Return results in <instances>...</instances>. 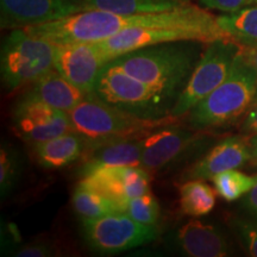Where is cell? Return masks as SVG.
<instances>
[{
  "label": "cell",
  "instance_id": "f1b7e54d",
  "mask_svg": "<svg viewBox=\"0 0 257 257\" xmlns=\"http://www.w3.org/2000/svg\"><path fill=\"white\" fill-rule=\"evenodd\" d=\"M200 3L208 9L218 10L224 14H232L246 6L255 5L256 0H200Z\"/></svg>",
  "mask_w": 257,
  "mask_h": 257
},
{
  "label": "cell",
  "instance_id": "277c9868",
  "mask_svg": "<svg viewBox=\"0 0 257 257\" xmlns=\"http://www.w3.org/2000/svg\"><path fill=\"white\" fill-rule=\"evenodd\" d=\"M257 95V73L242 49L232 69L218 87L188 112V121L195 130L224 126L245 114Z\"/></svg>",
  "mask_w": 257,
  "mask_h": 257
},
{
  "label": "cell",
  "instance_id": "cb8c5ba5",
  "mask_svg": "<svg viewBox=\"0 0 257 257\" xmlns=\"http://www.w3.org/2000/svg\"><path fill=\"white\" fill-rule=\"evenodd\" d=\"M218 194L226 201H234L248 194L257 182V175H248L236 169L225 170L212 178Z\"/></svg>",
  "mask_w": 257,
  "mask_h": 257
},
{
  "label": "cell",
  "instance_id": "4dcf8cb0",
  "mask_svg": "<svg viewBox=\"0 0 257 257\" xmlns=\"http://www.w3.org/2000/svg\"><path fill=\"white\" fill-rule=\"evenodd\" d=\"M244 205H245V207L248 208L251 213H253L257 217V182L252 187L251 191L248 193V195H246Z\"/></svg>",
  "mask_w": 257,
  "mask_h": 257
},
{
  "label": "cell",
  "instance_id": "836d02e7",
  "mask_svg": "<svg viewBox=\"0 0 257 257\" xmlns=\"http://www.w3.org/2000/svg\"><path fill=\"white\" fill-rule=\"evenodd\" d=\"M256 4H257V0H256Z\"/></svg>",
  "mask_w": 257,
  "mask_h": 257
},
{
  "label": "cell",
  "instance_id": "ac0fdd59",
  "mask_svg": "<svg viewBox=\"0 0 257 257\" xmlns=\"http://www.w3.org/2000/svg\"><path fill=\"white\" fill-rule=\"evenodd\" d=\"M32 85L34 86L25 94L67 113L88 96V94L64 79L56 69L42 76Z\"/></svg>",
  "mask_w": 257,
  "mask_h": 257
},
{
  "label": "cell",
  "instance_id": "5b68a950",
  "mask_svg": "<svg viewBox=\"0 0 257 257\" xmlns=\"http://www.w3.org/2000/svg\"><path fill=\"white\" fill-rule=\"evenodd\" d=\"M94 94L106 104L147 119L172 115L178 100L169 92L128 75L111 62L101 69Z\"/></svg>",
  "mask_w": 257,
  "mask_h": 257
},
{
  "label": "cell",
  "instance_id": "3957f363",
  "mask_svg": "<svg viewBox=\"0 0 257 257\" xmlns=\"http://www.w3.org/2000/svg\"><path fill=\"white\" fill-rule=\"evenodd\" d=\"M68 114L73 131L83 138L87 147L112 141L144 138V135L152 134L157 128L179 123V118L174 115L160 119L138 117L106 104L94 93Z\"/></svg>",
  "mask_w": 257,
  "mask_h": 257
},
{
  "label": "cell",
  "instance_id": "6da1fadb",
  "mask_svg": "<svg viewBox=\"0 0 257 257\" xmlns=\"http://www.w3.org/2000/svg\"><path fill=\"white\" fill-rule=\"evenodd\" d=\"M181 25L227 34L206 10L189 5L160 14L123 15L101 10H86L48 23L24 28L29 34L61 46L72 43H96L133 28Z\"/></svg>",
  "mask_w": 257,
  "mask_h": 257
},
{
  "label": "cell",
  "instance_id": "ffe728a7",
  "mask_svg": "<svg viewBox=\"0 0 257 257\" xmlns=\"http://www.w3.org/2000/svg\"><path fill=\"white\" fill-rule=\"evenodd\" d=\"M86 10H101L123 15L160 14L192 5L191 0H82Z\"/></svg>",
  "mask_w": 257,
  "mask_h": 257
},
{
  "label": "cell",
  "instance_id": "603a6c76",
  "mask_svg": "<svg viewBox=\"0 0 257 257\" xmlns=\"http://www.w3.org/2000/svg\"><path fill=\"white\" fill-rule=\"evenodd\" d=\"M72 201L74 211L81 219H93L115 212H124V206L119 202L80 184L74 189Z\"/></svg>",
  "mask_w": 257,
  "mask_h": 257
},
{
  "label": "cell",
  "instance_id": "8992f818",
  "mask_svg": "<svg viewBox=\"0 0 257 257\" xmlns=\"http://www.w3.org/2000/svg\"><path fill=\"white\" fill-rule=\"evenodd\" d=\"M56 44L29 34L24 28L11 29L3 40L0 53L2 81L15 91L55 69Z\"/></svg>",
  "mask_w": 257,
  "mask_h": 257
},
{
  "label": "cell",
  "instance_id": "d6986e66",
  "mask_svg": "<svg viewBox=\"0 0 257 257\" xmlns=\"http://www.w3.org/2000/svg\"><path fill=\"white\" fill-rule=\"evenodd\" d=\"M32 148L40 166L46 169H60L82 159L87 146L82 137L70 131L44 142L34 144Z\"/></svg>",
  "mask_w": 257,
  "mask_h": 257
},
{
  "label": "cell",
  "instance_id": "7402d4cb",
  "mask_svg": "<svg viewBox=\"0 0 257 257\" xmlns=\"http://www.w3.org/2000/svg\"><path fill=\"white\" fill-rule=\"evenodd\" d=\"M180 208L191 217H201L210 213L216 205V188L204 180H188L180 187Z\"/></svg>",
  "mask_w": 257,
  "mask_h": 257
},
{
  "label": "cell",
  "instance_id": "ba28073f",
  "mask_svg": "<svg viewBox=\"0 0 257 257\" xmlns=\"http://www.w3.org/2000/svg\"><path fill=\"white\" fill-rule=\"evenodd\" d=\"M82 237L89 249L99 255H117L152 242L157 237L156 226L134 220L125 212L81 219Z\"/></svg>",
  "mask_w": 257,
  "mask_h": 257
},
{
  "label": "cell",
  "instance_id": "4316f807",
  "mask_svg": "<svg viewBox=\"0 0 257 257\" xmlns=\"http://www.w3.org/2000/svg\"><path fill=\"white\" fill-rule=\"evenodd\" d=\"M234 231L250 256L257 257V223L246 219L233 221Z\"/></svg>",
  "mask_w": 257,
  "mask_h": 257
},
{
  "label": "cell",
  "instance_id": "83f0119b",
  "mask_svg": "<svg viewBox=\"0 0 257 257\" xmlns=\"http://www.w3.org/2000/svg\"><path fill=\"white\" fill-rule=\"evenodd\" d=\"M14 255L17 257H50L56 255V250L53 243L41 240V242L25 244L21 249L16 250Z\"/></svg>",
  "mask_w": 257,
  "mask_h": 257
},
{
  "label": "cell",
  "instance_id": "7a4b0ae2",
  "mask_svg": "<svg viewBox=\"0 0 257 257\" xmlns=\"http://www.w3.org/2000/svg\"><path fill=\"white\" fill-rule=\"evenodd\" d=\"M194 43L197 42L180 41L144 47L123 54L111 63L179 98L200 59Z\"/></svg>",
  "mask_w": 257,
  "mask_h": 257
},
{
  "label": "cell",
  "instance_id": "7c38bea8",
  "mask_svg": "<svg viewBox=\"0 0 257 257\" xmlns=\"http://www.w3.org/2000/svg\"><path fill=\"white\" fill-rule=\"evenodd\" d=\"M107 63V57L98 42L56 46L55 69L88 95L94 93L101 69Z\"/></svg>",
  "mask_w": 257,
  "mask_h": 257
},
{
  "label": "cell",
  "instance_id": "1f68e13d",
  "mask_svg": "<svg viewBox=\"0 0 257 257\" xmlns=\"http://www.w3.org/2000/svg\"><path fill=\"white\" fill-rule=\"evenodd\" d=\"M243 56L257 73V47H242Z\"/></svg>",
  "mask_w": 257,
  "mask_h": 257
},
{
  "label": "cell",
  "instance_id": "30bf717a",
  "mask_svg": "<svg viewBox=\"0 0 257 257\" xmlns=\"http://www.w3.org/2000/svg\"><path fill=\"white\" fill-rule=\"evenodd\" d=\"M15 131L31 146L73 131L69 114L27 94L12 111Z\"/></svg>",
  "mask_w": 257,
  "mask_h": 257
},
{
  "label": "cell",
  "instance_id": "2e32d148",
  "mask_svg": "<svg viewBox=\"0 0 257 257\" xmlns=\"http://www.w3.org/2000/svg\"><path fill=\"white\" fill-rule=\"evenodd\" d=\"M251 159L249 141L239 136L227 137L186 170L184 178L187 180H208L225 170L240 168Z\"/></svg>",
  "mask_w": 257,
  "mask_h": 257
},
{
  "label": "cell",
  "instance_id": "44dd1931",
  "mask_svg": "<svg viewBox=\"0 0 257 257\" xmlns=\"http://www.w3.org/2000/svg\"><path fill=\"white\" fill-rule=\"evenodd\" d=\"M218 23L242 47H257V4L219 16Z\"/></svg>",
  "mask_w": 257,
  "mask_h": 257
},
{
  "label": "cell",
  "instance_id": "52a82bcc",
  "mask_svg": "<svg viewBox=\"0 0 257 257\" xmlns=\"http://www.w3.org/2000/svg\"><path fill=\"white\" fill-rule=\"evenodd\" d=\"M242 46L234 40H218L208 47L199 59L184 91L179 95L172 115L180 118L213 92L229 76Z\"/></svg>",
  "mask_w": 257,
  "mask_h": 257
},
{
  "label": "cell",
  "instance_id": "d4e9b609",
  "mask_svg": "<svg viewBox=\"0 0 257 257\" xmlns=\"http://www.w3.org/2000/svg\"><path fill=\"white\" fill-rule=\"evenodd\" d=\"M22 173V161L19 154L9 144H3L0 149V195L8 198L14 191Z\"/></svg>",
  "mask_w": 257,
  "mask_h": 257
},
{
  "label": "cell",
  "instance_id": "9c48e42d",
  "mask_svg": "<svg viewBox=\"0 0 257 257\" xmlns=\"http://www.w3.org/2000/svg\"><path fill=\"white\" fill-rule=\"evenodd\" d=\"M218 40H233L230 35L219 34L200 28L181 27V25H160V27L133 28L114 35L113 37L98 42L104 50L108 62L123 54L141 49V48L170 43L180 41H195L200 43H211Z\"/></svg>",
  "mask_w": 257,
  "mask_h": 257
},
{
  "label": "cell",
  "instance_id": "8fae6325",
  "mask_svg": "<svg viewBox=\"0 0 257 257\" xmlns=\"http://www.w3.org/2000/svg\"><path fill=\"white\" fill-rule=\"evenodd\" d=\"M178 123L157 128L144 137L141 167L159 170L185 160L198 146L201 135Z\"/></svg>",
  "mask_w": 257,
  "mask_h": 257
},
{
  "label": "cell",
  "instance_id": "d6a6232c",
  "mask_svg": "<svg viewBox=\"0 0 257 257\" xmlns=\"http://www.w3.org/2000/svg\"><path fill=\"white\" fill-rule=\"evenodd\" d=\"M250 149H251V156L252 159L257 163V135H253L249 140Z\"/></svg>",
  "mask_w": 257,
  "mask_h": 257
},
{
  "label": "cell",
  "instance_id": "4fadbf2b",
  "mask_svg": "<svg viewBox=\"0 0 257 257\" xmlns=\"http://www.w3.org/2000/svg\"><path fill=\"white\" fill-rule=\"evenodd\" d=\"M150 181L149 172L143 167L117 166L95 170L79 184L119 202L125 210L128 199L150 193Z\"/></svg>",
  "mask_w": 257,
  "mask_h": 257
},
{
  "label": "cell",
  "instance_id": "9a60e30c",
  "mask_svg": "<svg viewBox=\"0 0 257 257\" xmlns=\"http://www.w3.org/2000/svg\"><path fill=\"white\" fill-rule=\"evenodd\" d=\"M168 243L188 257H224L231 252L224 233L212 224L192 219L169 234Z\"/></svg>",
  "mask_w": 257,
  "mask_h": 257
},
{
  "label": "cell",
  "instance_id": "e0dca14e",
  "mask_svg": "<svg viewBox=\"0 0 257 257\" xmlns=\"http://www.w3.org/2000/svg\"><path fill=\"white\" fill-rule=\"evenodd\" d=\"M144 138L112 141L86 148L80 176H86L106 167H141Z\"/></svg>",
  "mask_w": 257,
  "mask_h": 257
},
{
  "label": "cell",
  "instance_id": "5bb4252c",
  "mask_svg": "<svg viewBox=\"0 0 257 257\" xmlns=\"http://www.w3.org/2000/svg\"><path fill=\"white\" fill-rule=\"evenodd\" d=\"M85 11L82 0H0L3 29L27 28Z\"/></svg>",
  "mask_w": 257,
  "mask_h": 257
},
{
  "label": "cell",
  "instance_id": "484cf974",
  "mask_svg": "<svg viewBox=\"0 0 257 257\" xmlns=\"http://www.w3.org/2000/svg\"><path fill=\"white\" fill-rule=\"evenodd\" d=\"M124 212L134 220L150 226H156L161 214L159 201L152 193L128 199L125 204Z\"/></svg>",
  "mask_w": 257,
  "mask_h": 257
},
{
  "label": "cell",
  "instance_id": "f546056e",
  "mask_svg": "<svg viewBox=\"0 0 257 257\" xmlns=\"http://www.w3.org/2000/svg\"><path fill=\"white\" fill-rule=\"evenodd\" d=\"M240 131L246 136L257 135V95L253 99L251 105L244 114V119L240 125Z\"/></svg>",
  "mask_w": 257,
  "mask_h": 257
}]
</instances>
